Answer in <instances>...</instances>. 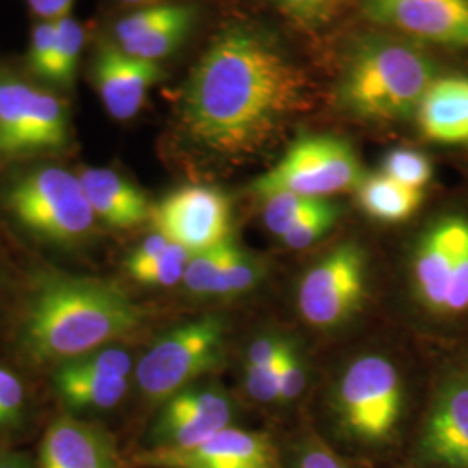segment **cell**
Instances as JSON below:
<instances>
[{
  "mask_svg": "<svg viewBox=\"0 0 468 468\" xmlns=\"http://www.w3.org/2000/svg\"><path fill=\"white\" fill-rule=\"evenodd\" d=\"M467 229V218L448 216L434 222L420 238L413 255V284L421 305L431 313H444L452 268Z\"/></svg>",
  "mask_w": 468,
  "mask_h": 468,
  "instance_id": "15",
  "label": "cell"
},
{
  "mask_svg": "<svg viewBox=\"0 0 468 468\" xmlns=\"http://www.w3.org/2000/svg\"><path fill=\"white\" fill-rule=\"evenodd\" d=\"M4 201L27 231L56 245L80 243L96 224L79 176L56 165L17 177Z\"/></svg>",
  "mask_w": 468,
  "mask_h": 468,
  "instance_id": "4",
  "label": "cell"
},
{
  "mask_svg": "<svg viewBox=\"0 0 468 468\" xmlns=\"http://www.w3.org/2000/svg\"><path fill=\"white\" fill-rule=\"evenodd\" d=\"M25 406L27 392L16 373L0 367V432L19 425Z\"/></svg>",
  "mask_w": 468,
  "mask_h": 468,
  "instance_id": "32",
  "label": "cell"
},
{
  "mask_svg": "<svg viewBox=\"0 0 468 468\" xmlns=\"http://www.w3.org/2000/svg\"><path fill=\"white\" fill-rule=\"evenodd\" d=\"M233 402L218 388L187 387L164 402L150 431V448H189L229 427Z\"/></svg>",
  "mask_w": 468,
  "mask_h": 468,
  "instance_id": "13",
  "label": "cell"
},
{
  "mask_svg": "<svg viewBox=\"0 0 468 468\" xmlns=\"http://www.w3.org/2000/svg\"><path fill=\"white\" fill-rule=\"evenodd\" d=\"M425 139L439 144L468 143V79L439 77L417 112Z\"/></svg>",
  "mask_w": 468,
  "mask_h": 468,
  "instance_id": "19",
  "label": "cell"
},
{
  "mask_svg": "<svg viewBox=\"0 0 468 468\" xmlns=\"http://www.w3.org/2000/svg\"><path fill=\"white\" fill-rule=\"evenodd\" d=\"M307 104L309 80L280 42L257 27L233 25L191 71L181 110L193 143L239 160L266 150Z\"/></svg>",
  "mask_w": 468,
  "mask_h": 468,
  "instance_id": "1",
  "label": "cell"
},
{
  "mask_svg": "<svg viewBox=\"0 0 468 468\" xmlns=\"http://www.w3.org/2000/svg\"><path fill=\"white\" fill-rule=\"evenodd\" d=\"M187 7L186 4H162V5H150L144 9H139L129 16L122 17L115 25V42L127 44L143 35L150 34L154 28L162 27L170 19L185 13Z\"/></svg>",
  "mask_w": 468,
  "mask_h": 468,
  "instance_id": "29",
  "label": "cell"
},
{
  "mask_svg": "<svg viewBox=\"0 0 468 468\" xmlns=\"http://www.w3.org/2000/svg\"><path fill=\"white\" fill-rule=\"evenodd\" d=\"M141 321V307L117 283L49 272L27 299L17 342L35 365L61 367L133 334Z\"/></svg>",
  "mask_w": 468,
  "mask_h": 468,
  "instance_id": "2",
  "label": "cell"
},
{
  "mask_svg": "<svg viewBox=\"0 0 468 468\" xmlns=\"http://www.w3.org/2000/svg\"><path fill=\"white\" fill-rule=\"evenodd\" d=\"M439 67L415 42L365 35L352 44L336 84V102L352 117L390 123L417 117Z\"/></svg>",
  "mask_w": 468,
  "mask_h": 468,
  "instance_id": "3",
  "label": "cell"
},
{
  "mask_svg": "<svg viewBox=\"0 0 468 468\" xmlns=\"http://www.w3.org/2000/svg\"><path fill=\"white\" fill-rule=\"evenodd\" d=\"M84 42V28L77 19L69 15L56 19V40L44 80L65 89L73 85Z\"/></svg>",
  "mask_w": 468,
  "mask_h": 468,
  "instance_id": "22",
  "label": "cell"
},
{
  "mask_svg": "<svg viewBox=\"0 0 468 468\" xmlns=\"http://www.w3.org/2000/svg\"><path fill=\"white\" fill-rule=\"evenodd\" d=\"M284 16L305 30L326 25L346 0H272Z\"/></svg>",
  "mask_w": 468,
  "mask_h": 468,
  "instance_id": "31",
  "label": "cell"
},
{
  "mask_svg": "<svg viewBox=\"0 0 468 468\" xmlns=\"http://www.w3.org/2000/svg\"><path fill=\"white\" fill-rule=\"evenodd\" d=\"M156 233L186 250H207L231 239V205L210 186H185L151 208Z\"/></svg>",
  "mask_w": 468,
  "mask_h": 468,
  "instance_id": "10",
  "label": "cell"
},
{
  "mask_svg": "<svg viewBox=\"0 0 468 468\" xmlns=\"http://www.w3.org/2000/svg\"><path fill=\"white\" fill-rule=\"evenodd\" d=\"M363 177L361 162L349 141L338 135L309 134L293 141L280 162L253 181L251 191L262 198L293 193L326 200L357 189Z\"/></svg>",
  "mask_w": 468,
  "mask_h": 468,
  "instance_id": "7",
  "label": "cell"
},
{
  "mask_svg": "<svg viewBox=\"0 0 468 468\" xmlns=\"http://www.w3.org/2000/svg\"><path fill=\"white\" fill-rule=\"evenodd\" d=\"M68 141L67 104L15 75L0 73V154L61 150Z\"/></svg>",
  "mask_w": 468,
  "mask_h": 468,
  "instance_id": "9",
  "label": "cell"
},
{
  "mask_svg": "<svg viewBox=\"0 0 468 468\" xmlns=\"http://www.w3.org/2000/svg\"><path fill=\"white\" fill-rule=\"evenodd\" d=\"M367 290V251L354 241H346L303 274L297 295L299 311L314 328H338L359 313Z\"/></svg>",
  "mask_w": 468,
  "mask_h": 468,
  "instance_id": "8",
  "label": "cell"
},
{
  "mask_svg": "<svg viewBox=\"0 0 468 468\" xmlns=\"http://www.w3.org/2000/svg\"><path fill=\"white\" fill-rule=\"evenodd\" d=\"M305 387V369L301 352L290 342L280 361V398L278 404H288L297 399Z\"/></svg>",
  "mask_w": 468,
  "mask_h": 468,
  "instance_id": "33",
  "label": "cell"
},
{
  "mask_svg": "<svg viewBox=\"0 0 468 468\" xmlns=\"http://www.w3.org/2000/svg\"><path fill=\"white\" fill-rule=\"evenodd\" d=\"M334 406L338 429L347 439L365 446L385 444L401 421V375L384 356H361L344 371Z\"/></svg>",
  "mask_w": 468,
  "mask_h": 468,
  "instance_id": "6",
  "label": "cell"
},
{
  "mask_svg": "<svg viewBox=\"0 0 468 468\" xmlns=\"http://www.w3.org/2000/svg\"><path fill=\"white\" fill-rule=\"evenodd\" d=\"M231 241L233 239H228L212 249L191 253L186 264L185 276H183V283L187 288V292L200 297L216 295V286H218L220 271L224 266Z\"/></svg>",
  "mask_w": 468,
  "mask_h": 468,
  "instance_id": "26",
  "label": "cell"
},
{
  "mask_svg": "<svg viewBox=\"0 0 468 468\" xmlns=\"http://www.w3.org/2000/svg\"><path fill=\"white\" fill-rule=\"evenodd\" d=\"M123 4H144V2H151V0H120Z\"/></svg>",
  "mask_w": 468,
  "mask_h": 468,
  "instance_id": "42",
  "label": "cell"
},
{
  "mask_svg": "<svg viewBox=\"0 0 468 468\" xmlns=\"http://www.w3.org/2000/svg\"><path fill=\"white\" fill-rule=\"evenodd\" d=\"M356 195L369 218L382 222H402L411 218L423 201V189L399 185L385 174L365 176Z\"/></svg>",
  "mask_w": 468,
  "mask_h": 468,
  "instance_id": "21",
  "label": "cell"
},
{
  "mask_svg": "<svg viewBox=\"0 0 468 468\" xmlns=\"http://www.w3.org/2000/svg\"><path fill=\"white\" fill-rule=\"evenodd\" d=\"M0 468H35L28 456L19 452L0 454Z\"/></svg>",
  "mask_w": 468,
  "mask_h": 468,
  "instance_id": "41",
  "label": "cell"
},
{
  "mask_svg": "<svg viewBox=\"0 0 468 468\" xmlns=\"http://www.w3.org/2000/svg\"><path fill=\"white\" fill-rule=\"evenodd\" d=\"M423 458L441 468H468V380L439 390L420 441Z\"/></svg>",
  "mask_w": 468,
  "mask_h": 468,
  "instance_id": "17",
  "label": "cell"
},
{
  "mask_svg": "<svg viewBox=\"0 0 468 468\" xmlns=\"http://www.w3.org/2000/svg\"><path fill=\"white\" fill-rule=\"evenodd\" d=\"M195 17H197V9L193 5H187L185 13L164 23L162 27L154 28L150 34L118 46L131 56L160 63V59L170 56L185 42L193 28Z\"/></svg>",
  "mask_w": 468,
  "mask_h": 468,
  "instance_id": "23",
  "label": "cell"
},
{
  "mask_svg": "<svg viewBox=\"0 0 468 468\" xmlns=\"http://www.w3.org/2000/svg\"><path fill=\"white\" fill-rule=\"evenodd\" d=\"M340 207L332 201L324 200L318 210L302 218L299 224H295L288 233L282 236V241L288 249L303 250L319 241L324 234L328 233L336 220L340 218Z\"/></svg>",
  "mask_w": 468,
  "mask_h": 468,
  "instance_id": "30",
  "label": "cell"
},
{
  "mask_svg": "<svg viewBox=\"0 0 468 468\" xmlns=\"http://www.w3.org/2000/svg\"><path fill=\"white\" fill-rule=\"evenodd\" d=\"M468 311V229L458 259L452 268V280L442 314H462Z\"/></svg>",
  "mask_w": 468,
  "mask_h": 468,
  "instance_id": "34",
  "label": "cell"
},
{
  "mask_svg": "<svg viewBox=\"0 0 468 468\" xmlns=\"http://www.w3.org/2000/svg\"><path fill=\"white\" fill-rule=\"evenodd\" d=\"M37 468H123L115 439L100 425L61 417L40 442Z\"/></svg>",
  "mask_w": 468,
  "mask_h": 468,
  "instance_id": "16",
  "label": "cell"
},
{
  "mask_svg": "<svg viewBox=\"0 0 468 468\" xmlns=\"http://www.w3.org/2000/svg\"><path fill=\"white\" fill-rule=\"evenodd\" d=\"M56 40V19H40L32 32L30 49H28V67L38 79H44L48 73Z\"/></svg>",
  "mask_w": 468,
  "mask_h": 468,
  "instance_id": "35",
  "label": "cell"
},
{
  "mask_svg": "<svg viewBox=\"0 0 468 468\" xmlns=\"http://www.w3.org/2000/svg\"><path fill=\"white\" fill-rule=\"evenodd\" d=\"M228 324L220 316H201L162 335L135 367L141 394L165 402L191 382L224 365Z\"/></svg>",
  "mask_w": 468,
  "mask_h": 468,
  "instance_id": "5",
  "label": "cell"
},
{
  "mask_svg": "<svg viewBox=\"0 0 468 468\" xmlns=\"http://www.w3.org/2000/svg\"><path fill=\"white\" fill-rule=\"evenodd\" d=\"M280 361L269 368L245 365V387H247V392L255 401L278 402V398H280Z\"/></svg>",
  "mask_w": 468,
  "mask_h": 468,
  "instance_id": "36",
  "label": "cell"
},
{
  "mask_svg": "<svg viewBox=\"0 0 468 468\" xmlns=\"http://www.w3.org/2000/svg\"><path fill=\"white\" fill-rule=\"evenodd\" d=\"M295 468H351L349 463L330 450L323 441L313 439L301 446Z\"/></svg>",
  "mask_w": 468,
  "mask_h": 468,
  "instance_id": "37",
  "label": "cell"
},
{
  "mask_svg": "<svg viewBox=\"0 0 468 468\" xmlns=\"http://www.w3.org/2000/svg\"><path fill=\"white\" fill-rule=\"evenodd\" d=\"M54 390L75 411H102L115 408L129 392V378L104 377L80 368L73 361L58 367L54 375Z\"/></svg>",
  "mask_w": 468,
  "mask_h": 468,
  "instance_id": "20",
  "label": "cell"
},
{
  "mask_svg": "<svg viewBox=\"0 0 468 468\" xmlns=\"http://www.w3.org/2000/svg\"><path fill=\"white\" fill-rule=\"evenodd\" d=\"M382 174L399 185L423 189L431 183L434 168L427 154L410 148H398L385 154Z\"/></svg>",
  "mask_w": 468,
  "mask_h": 468,
  "instance_id": "28",
  "label": "cell"
},
{
  "mask_svg": "<svg viewBox=\"0 0 468 468\" xmlns=\"http://www.w3.org/2000/svg\"><path fill=\"white\" fill-rule=\"evenodd\" d=\"M262 280V264L249 251L229 243L214 297H236L253 290Z\"/></svg>",
  "mask_w": 468,
  "mask_h": 468,
  "instance_id": "24",
  "label": "cell"
},
{
  "mask_svg": "<svg viewBox=\"0 0 468 468\" xmlns=\"http://www.w3.org/2000/svg\"><path fill=\"white\" fill-rule=\"evenodd\" d=\"M168 245H170V241H168L164 234H151L144 241H141L134 250L129 253V257L125 261V268L127 266H135V264H143L146 261L154 259L156 255H160L162 251L165 250Z\"/></svg>",
  "mask_w": 468,
  "mask_h": 468,
  "instance_id": "39",
  "label": "cell"
},
{
  "mask_svg": "<svg viewBox=\"0 0 468 468\" xmlns=\"http://www.w3.org/2000/svg\"><path fill=\"white\" fill-rule=\"evenodd\" d=\"M321 198H307L293 193H276L266 198L264 224L271 233L282 238L302 218H307L323 205Z\"/></svg>",
  "mask_w": 468,
  "mask_h": 468,
  "instance_id": "27",
  "label": "cell"
},
{
  "mask_svg": "<svg viewBox=\"0 0 468 468\" xmlns=\"http://www.w3.org/2000/svg\"><path fill=\"white\" fill-rule=\"evenodd\" d=\"M191 257V251L186 250L181 245L170 241L165 250L154 259L143 264L127 266L129 276L141 284L148 286H172L183 282L186 264Z\"/></svg>",
  "mask_w": 468,
  "mask_h": 468,
  "instance_id": "25",
  "label": "cell"
},
{
  "mask_svg": "<svg viewBox=\"0 0 468 468\" xmlns=\"http://www.w3.org/2000/svg\"><path fill=\"white\" fill-rule=\"evenodd\" d=\"M32 13L40 19H59L69 15L75 0H27Z\"/></svg>",
  "mask_w": 468,
  "mask_h": 468,
  "instance_id": "40",
  "label": "cell"
},
{
  "mask_svg": "<svg viewBox=\"0 0 468 468\" xmlns=\"http://www.w3.org/2000/svg\"><path fill=\"white\" fill-rule=\"evenodd\" d=\"M90 69L106 112L120 122L134 118L151 89L164 79L160 63L127 54L115 40L101 44Z\"/></svg>",
  "mask_w": 468,
  "mask_h": 468,
  "instance_id": "14",
  "label": "cell"
},
{
  "mask_svg": "<svg viewBox=\"0 0 468 468\" xmlns=\"http://www.w3.org/2000/svg\"><path fill=\"white\" fill-rule=\"evenodd\" d=\"M292 340L284 336H262L257 338L249 351H247V359L245 365L249 367H261V368H269L274 367L282 356H283L286 347L290 346Z\"/></svg>",
  "mask_w": 468,
  "mask_h": 468,
  "instance_id": "38",
  "label": "cell"
},
{
  "mask_svg": "<svg viewBox=\"0 0 468 468\" xmlns=\"http://www.w3.org/2000/svg\"><path fill=\"white\" fill-rule=\"evenodd\" d=\"M135 468H282L272 439L229 425L189 448H146L133 458Z\"/></svg>",
  "mask_w": 468,
  "mask_h": 468,
  "instance_id": "11",
  "label": "cell"
},
{
  "mask_svg": "<svg viewBox=\"0 0 468 468\" xmlns=\"http://www.w3.org/2000/svg\"><path fill=\"white\" fill-rule=\"evenodd\" d=\"M96 218L113 229H133L151 218L148 197L112 168H87L79 176Z\"/></svg>",
  "mask_w": 468,
  "mask_h": 468,
  "instance_id": "18",
  "label": "cell"
},
{
  "mask_svg": "<svg viewBox=\"0 0 468 468\" xmlns=\"http://www.w3.org/2000/svg\"><path fill=\"white\" fill-rule=\"evenodd\" d=\"M363 13L413 40L468 49V0H365Z\"/></svg>",
  "mask_w": 468,
  "mask_h": 468,
  "instance_id": "12",
  "label": "cell"
}]
</instances>
